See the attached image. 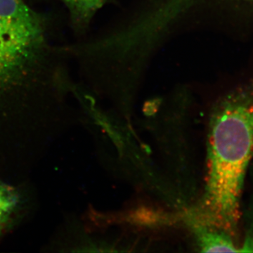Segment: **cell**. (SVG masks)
<instances>
[{"label": "cell", "instance_id": "cell-1", "mask_svg": "<svg viewBox=\"0 0 253 253\" xmlns=\"http://www.w3.org/2000/svg\"><path fill=\"white\" fill-rule=\"evenodd\" d=\"M44 29L0 19V171L29 172L62 135L61 102L41 84Z\"/></svg>", "mask_w": 253, "mask_h": 253}, {"label": "cell", "instance_id": "cell-5", "mask_svg": "<svg viewBox=\"0 0 253 253\" xmlns=\"http://www.w3.org/2000/svg\"><path fill=\"white\" fill-rule=\"evenodd\" d=\"M0 19L30 29H42L41 18L24 0H0Z\"/></svg>", "mask_w": 253, "mask_h": 253}, {"label": "cell", "instance_id": "cell-7", "mask_svg": "<svg viewBox=\"0 0 253 253\" xmlns=\"http://www.w3.org/2000/svg\"><path fill=\"white\" fill-rule=\"evenodd\" d=\"M240 1H242V4H246L253 6V0H239Z\"/></svg>", "mask_w": 253, "mask_h": 253}, {"label": "cell", "instance_id": "cell-6", "mask_svg": "<svg viewBox=\"0 0 253 253\" xmlns=\"http://www.w3.org/2000/svg\"><path fill=\"white\" fill-rule=\"evenodd\" d=\"M67 6L73 19L86 23L101 9L107 0H61Z\"/></svg>", "mask_w": 253, "mask_h": 253}, {"label": "cell", "instance_id": "cell-4", "mask_svg": "<svg viewBox=\"0 0 253 253\" xmlns=\"http://www.w3.org/2000/svg\"><path fill=\"white\" fill-rule=\"evenodd\" d=\"M189 219L201 252L240 253L233 236L229 233L201 222L191 215Z\"/></svg>", "mask_w": 253, "mask_h": 253}, {"label": "cell", "instance_id": "cell-3", "mask_svg": "<svg viewBox=\"0 0 253 253\" xmlns=\"http://www.w3.org/2000/svg\"><path fill=\"white\" fill-rule=\"evenodd\" d=\"M35 204L27 180H15L0 172V241L28 219Z\"/></svg>", "mask_w": 253, "mask_h": 253}, {"label": "cell", "instance_id": "cell-2", "mask_svg": "<svg viewBox=\"0 0 253 253\" xmlns=\"http://www.w3.org/2000/svg\"><path fill=\"white\" fill-rule=\"evenodd\" d=\"M253 159V83L216 104L210 119L207 176L202 199L191 215L235 235L246 172Z\"/></svg>", "mask_w": 253, "mask_h": 253}]
</instances>
